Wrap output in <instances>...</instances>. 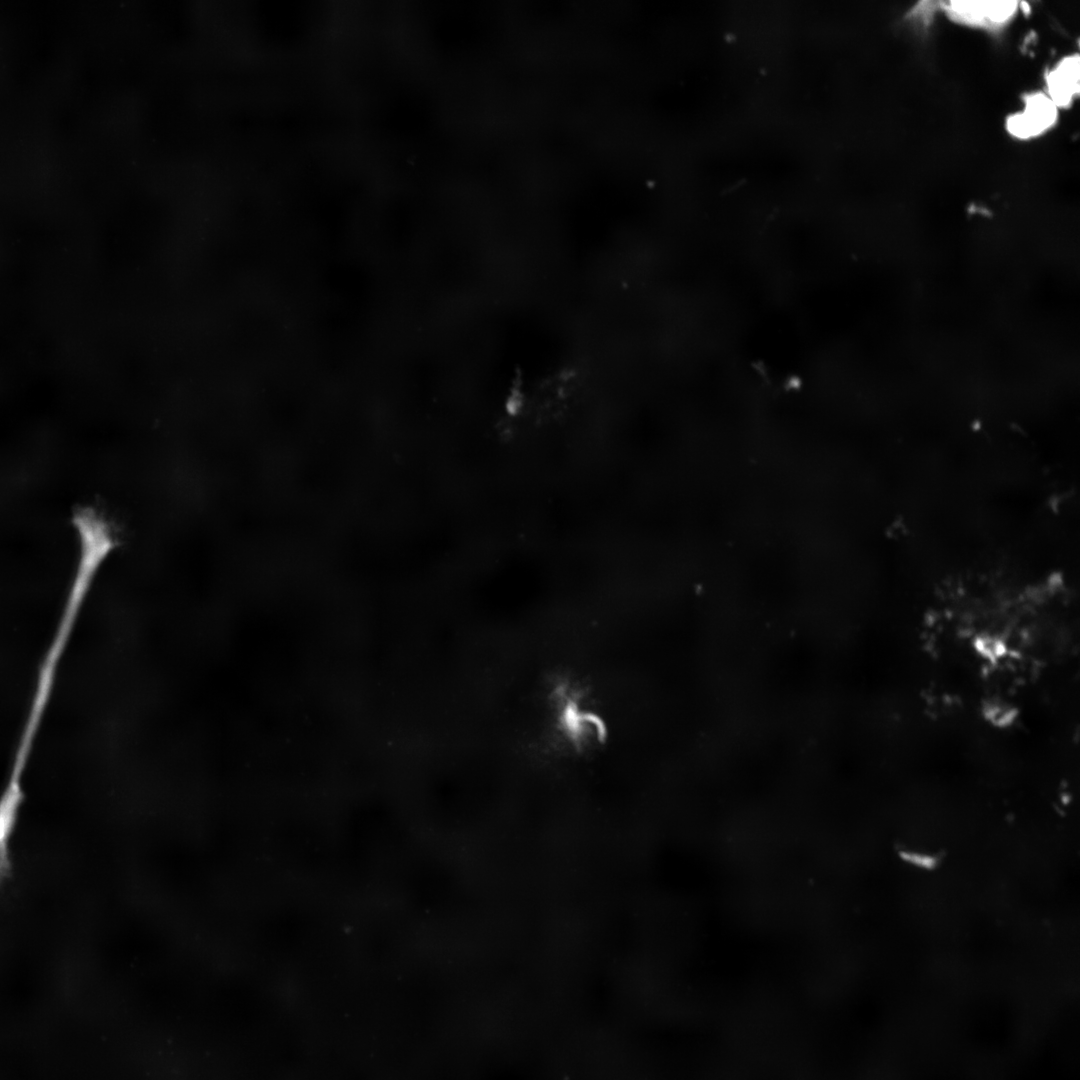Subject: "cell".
Masks as SVG:
<instances>
[{
  "instance_id": "obj_2",
  "label": "cell",
  "mask_w": 1080,
  "mask_h": 1080,
  "mask_svg": "<svg viewBox=\"0 0 1080 1080\" xmlns=\"http://www.w3.org/2000/svg\"><path fill=\"white\" fill-rule=\"evenodd\" d=\"M23 770L12 768L0 795V884L10 877L12 864L9 843L24 801Z\"/></svg>"
},
{
  "instance_id": "obj_3",
  "label": "cell",
  "mask_w": 1080,
  "mask_h": 1080,
  "mask_svg": "<svg viewBox=\"0 0 1080 1080\" xmlns=\"http://www.w3.org/2000/svg\"><path fill=\"white\" fill-rule=\"evenodd\" d=\"M1058 116V108L1045 93H1032L1025 97L1024 109L1009 116L1008 132L1020 139L1038 136L1052 127Z\"/></svg>"
},
{
  "instance_id": "obj_4",
  "label": "cell",
  "mask_w": 1080,
  "mask_h": 1080,
  "mask_svg": "<svg viewBox=\"0 0 1080 1080\" xmlns=\"http://www.w3.org/2000/svg\"><path fill=\"white\" fill-rule=\"evenodd\" d=\"M946 10L957 22L995 27L1005 24L1016 12V1H951Z\"/></svg>"
},
{
  "instance_id": "obj_6",
  "label": "cell",
  "mask_w": 1080,
  "mask_h": 1080,
  "mask_svg": "<svg viewBox=\"0 0 1080 1080\" xmlns=\"http://www.w3.org/2000/svg\"><path fill=\"white\" fill-rule=\"evenodd\" d=\"M522 406V400L518 394L513 393L507 402V410L511 414H515Z\"/></svg>"
},
{
  "instance_id": "obj_5",
  "label": "cell",
  "mask_w": 1080,
  "mask_h": 1080,
  "mask_svg": "<svg viewBox=\"0 0 1080 1080\" xmlns=\"http://www.w3.org/2000/svg\"><path fill=\"white\" fill-rule=\"evenodd\" d=\"M1080 60L1078 55L1062 59L1046 77L1047 96L1057 106L1066 107L1079 94Z\"/></svg>"
},
{
  "instance_id": "obj_1",
  "label": "cell",
  "mask_w": 1080,
  "mask_h": 1080,
  "mask_svg": "<svg viewBox=\"0 0 1080 1080\" xmlns=\"http://www.w3.org/2000/svg\"><path fill=\"white\" fill-rule=\"evenodd\" d=\"M73 524L79 538V558L58 626L43 656L52 665L60 663L96 574L118 545L109 523L91 508L76 511Z\"/></svg>"
}]
</instances>
